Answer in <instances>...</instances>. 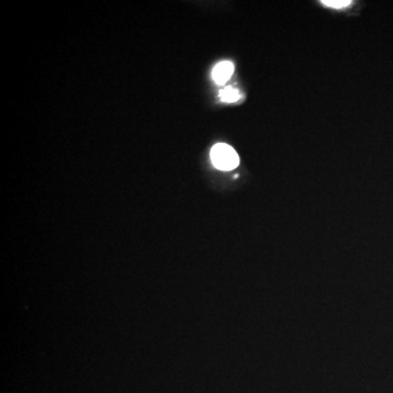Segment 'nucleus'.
Here are the masks:
<instances>
[{"label": "nucleus", "mask_w": 393, "mask_h": 393, "mask_svg": "<svg viewBox=\"0 0 393 393\" xmlns=\"http://www.w3.org/2000/svg\"><path fill=\"white\" fill-rule=\"evenodd\" d=\"M211 161L221 171H232L239 164L236 151L225 143H218L211 150Z\"/></svg>", "instance_id": "obj_1"}, {"label": "nucleus", "mask_w": 393, "mask_h": 393, "mask_svg": "<svg viewBox=\"0 0 393 393\" xmlns=\"http://www.w3.org/2000/svg\"><path fill=\"white\" fill-rule=\"evenodd\" d=\"M234 72V65L229 61H223L213 69V79L218 84L225 83Z\"/></svg>", "instance_id": "obj_2"}, {"label": "nucleus", "mask_w": 393, "mask_h": 393, "mask_svg": "<svg viewBox=\"0 0 393 393\" xmlns=\"http://www.w3.org/2000/svg\"><path fill=\"white\" fill-rule=\"evenodd\" d=\"M220 96H221V99L224 102L233 103V102H236V101L239 100L240 94H239V92L236 89H234V87L227 86V87H225V89L221 91Z\"/></svg>", "instance_id": "obj_3"}, {"label": "nucleus", "mask_w": 393, "mask_h": 393, "mask_svg": "<svg viewBox=\"0 0 393 393\" xmlns=\"http://www.w3.org/2000/svg\"><path fill=\"white\" fill-rule=\"evenodd\" d=\"M321 3L330 8H335V9L348 7L351 4L350 0H322Z\"/></svg>", "instance_id": "obj_4"}]
</instances>
